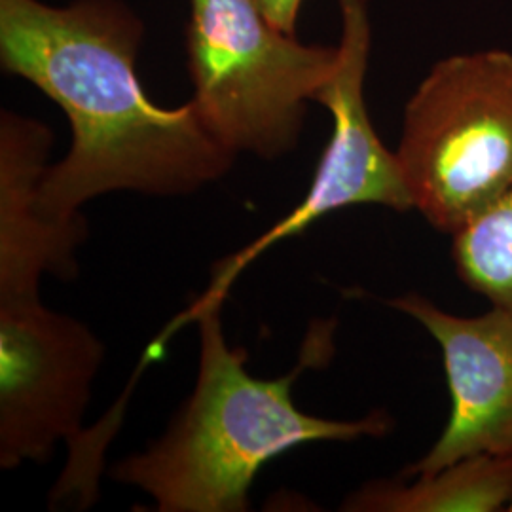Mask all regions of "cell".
<instances>
[{"label": "cell", "mask_w": 512, "mask_h": 512, "mask_svg": "<svg viewBox=\"0 0 512 512\" xmlns=\"http://www.w3.org/2000/svg\"><path fill=\"white\" fill-rule=\"evenodd\" d=\"M143 37L145 23L122 0H0L4 73L50 97L73 133L38 184L46 219H78L82 205L110 192L188 196L236 162L192 101L177 109L150 101L137 76Z\"/></svg>", "instance_id": "6da1fadb"}, {"label": "cell", "mask_w": 512, "mask_h": 512, "mask_svg": "<svg viewBox=\"0 0 512 512\" xmlns=\"http://www.w3.org/2000/svg\"><path fill=\"white\" fill-rule=\"evenodd\" d=\"M414 209L454 236L512 190V54L437 61L408 99L395 150Z\"/></svg>", "instance_id": "277c9868"}, {"label": "cell", "mask_w": 512, "mask_h": 512, "mask_svg": "<svg viewBox=\"0 0 512 512\" xmlns=\"http://www.w3.org/2000/svg\"><path fill=\"white\" fill-rule=\"evenodd\" d=\"M452 238L459 279L492 306L512 311V190Z\"/></svg>", "instance_id": "30bf717a"}, {"label": "cell", "mask_w": 512, "mask_h": 512, "mask_svg": "<svg viewBox=\"0 0 512 512\" xmlns=\"http://www.w3.org/2000/svg\"><path fill=\"white\" fill-rule=\"evenodd\" d=\"M262 16L268 19L279 31L296 35L298 16L304 0H253Z\"/></svg>", "instance_id": "8fae6325"}, {"label": "cell", "mask_w": 512, "mask_h": 512, "mask_svg": "<svg viewBox=\"0 0 512 512\" xmlns=\"http://www.w3.org/2000/svg\"><path fill=\"white\" fill-rule=\"evenodd\" d=\"M222 304L224 298L202 294L173 325L198 323L196 387L160 439L112 469L116 482L145 492L156 511H249L256 475L272 459L311 442L380 439L393 429L384 410L361 420H327L294 404L298 376L327 361L329 325H313L291 372L262 380L247 370V349L228 346Z\"/></svg>", "instance_id": "7a4b0ae2"}, {"label": "cell", "mask_w": 512, "mask_h": 512, "mask_svg": "<svg viewBox=\"0 0 512 512\" xmlns=\"http://www.w3.org/2000/svg\"><path fill=\"white\" fill-rule=\"evenodd\" d=\"M442 349L450 418L431 450L403 475H427L478 454H512V311L492 306L476 317L440 310L421 294L391 298Z\"/></svg>", "instance_id": "52a82bcc"}, {"label": "cell", "mask_w": 512, "mask_h": 512, "mask_svg": "<svg viewBox=\"0 0 512 512\" xmlns=\"http://www.w3.org/2000/svg\"><path fill=\"white\" fill-rule=\"evenodd\" d=\"M414 478L372 480L348 495L342 511H512V454H478Z\"/></svg>", "instance_id": "9c48e42d"}, {"label": "cell", "mask_w": 512, "mask_h": 512, "mask_svg": "<svg viewBox=\"0 0 512 512\" xmlns=\"http://www.w3.org/2000/svg\"><path fill=\"white\" fill-rule=\"evenodd\" d=\"M186 57L192 103L209 133L236 158L277 160L298 147L338 46L279 31L253 0H190Z\"/></svg>", "instance_id": "3957f363"}, {"label": "cell", "mask_w": 512, "mask_h": 512, "mask_svg": "<svg viewBox=\"0 0 512 512\" xmlns=\"http://www.w3.org/2000/svg\"><path fill=\"white\" fill-rule=\"evenodd\" d=\"M52 145L54 135L44 122L0 112V294L38 293L44 274L76 275L86 219L59 222L37 209Z\"/></svg>", "instance_id": "ba28073f"}, {"label": "cell", "mask_w": 512, "mask_h": 512, "mask_svg": "<svg viewBox=\"0 0 512 512\" xmlns=\"http://www.w3.org/2000/svg\"><path fill=\"white\" fill-rule=\"evenodd\" d=\"M342 33L338 63L315 103L332 114V135L315 169L308 194L285 219L236 255L220 260L205 294L226 296L234 279L256 256L283 239L300 236L313 222L351 205L414 209L397 154L385 147L368 116L365 78L372 44L368 0H338Z\"/></svg>", "instance_id": "8992f818"}, {"label": "cell", "mask_w": 512, "mask_h": 512, "mask_svg": "<svg viewBox=\"0 0 512 512\" xmlns=\"http://www.w3.org/2000/svg\"><path fill=\"white\" fill-rule=\"evenodd\" d=\"M103 342L40 293L0 294V467L46 463L82 439Z\"/></svg>", "instance_id": "5b68a950"}]
</instances>
